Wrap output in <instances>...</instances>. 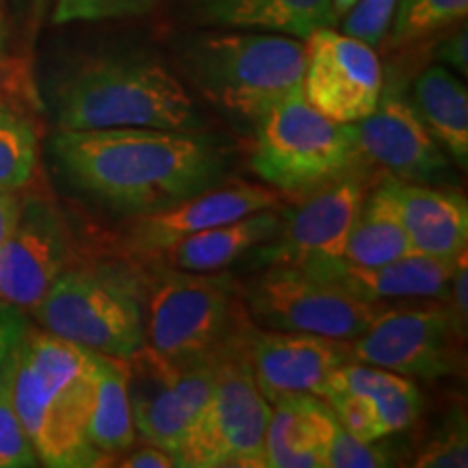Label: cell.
<instances>
[{
    "label": "cell",
    "instance_id": "277c9868",
    "mask_svg": "<svg viewBox=\"0 0 468 468\" xmlns=\"http://www.w3.org/2000/svg\"><path fill=\"white\" fill-rule=\"evenodd\" d=\"M139 280L145 345L178 365L218 358L250 321L243 291L230 273L183 271L156 262Z\"/></svg>",
    "mask_w": 468,
    "mask_h": 468
},
{
    "label": "cell",
    "instance_id": "ac0fdd59",
    "mask_svg": "<svg viewBox=\"0 0 468 468\" xmlns=\"http://www.w3.org/2000/svg\"><path fill=\"white\" fill-rule=\"evenodd\" d=\"M453 261L412 251L378 267H360L345 259H330L306 262L302 269L365 302L386 303L414 297L447 302Z\"/></svg>",
    "mask_w": 468,
    "mask_h": 468
},
{
    "label": "cell",
    "instance_id": "7c38bea8",
    "mask_svg": "<svg viewBox=\"0 0 468 468\" xmlns=\"http://www.w3.org/2000/svg\"><path fill=\"white\" fill-rule=\"evenodd\" d=\"M367 165L368 163L308 193L289 218H282L276 237L256 248L261 250V262L302 267L314 261L343 259L362 202L384 176Z\"/></svg>",
    "mask_w": 468,
    "mask_h": 468
},
{
    "label": "cell",
    "instance_id": "f1b7e54d",
    "mask_svg": "<svg viewBox=\"0 0 468 468\" xmlns=\"http://www.w3.org/2000/svg\"><path fill=\"white\" fill-rule=\"evenodd\" d=\"M14 362L0 376V468H33L39 458L14 406Z\"/></svg>",
    "mask_w": 468,
    "mask_h": 468
},
{
    "label": "cell",
    "instance_id": "44dd1931",
    "mask_svg": "<svg viewBox=\"0 0 468 468\" xmlns=\"http://www.w3.org/2000/svg\"><path fill=\"white\" fill-rule=\"evenodd\" d=\"M280 224H282V218L276 210L262 208L241 219L186 237L152 261L163 267L183 269V271H224L232 262L250 254L251 250L276 237Z\"/></svg>",
    "mask_w": 468,
    "mask_h": 468
},
{
    "label": "cell",
    "instance_id": "30bf717a",
    "mask_svg": "<svg viewBox=\"0 0 468 468\" xmlns=\"http://www.w3.org/2000/svg\"><path fill=\"white\" fill-rule=\"evenodd\" d=\"M466 324L447 302L386 308L356 341L354 358L406 378L458 376L464 367Z\"/></svg>",
    "mask_w": 468,
    "mask_h": 468
},
{
    "label": "cell",
    "instance_id": "ab89813d",
    "mask_svg": "<svg viewBox=\"0 0 468 468\" xmlns=\"http://www.w3.org/2000/svg\"><path fill=\"white\" fill-rule=\"evenodd\" d=\"M5 25V0H0V28Z\"/></svg>",
    "mask_w": 468,
    "mask_h": 468
},
{
    "label": "cell",
    "instance_id": "4316f807",
    "mask_svg": "<svg viewBox=\"0 0 468 468\" xmlns=\"http://www.w3.org/2000/svg\"><path fill=\"white\" fill-rule=\"evenodd\" d=\"M37 169V133L27 115L0 102V191L20 193Z\"/></svg>",
    "mask_w": 468,
    "mask_h": 468
},
{
    "label": "cell",
    "instance_id": "9c48e42d",
    "mask_svg": "<svg viewBox=\"0 0 468 468\" xmlns=\"http://www.w3.org/2000/svg\"><path fill=\"white\" fill-rule=\"evenodd\" d=\"M250 319L261 327L356 341L376 324L386 303L365 302L302 267L269 265L243 291Z\"/></svg>",
    "mask_w": 468,
    "mask_h": 468
},
{
    "label": "cell",
    "instance_id": "5b68a950",
    "mask_svg": "<svg viewBox=\"0 0 468 468\" xmlns=\"http://www.w3.org/2000/svg\"><path fill=\"white\" fill-rule=\"evenodd\" d=\"M185 66L215 107L256 124L303 93L306 46L284 33H208L186 46Z\"/></svg>",
    "mask_w": 468,
    "mask_h": 468
},
{
    "label": "cell",
    "instance_id": "4fadbf2b",
    "mask_svg": "<svg viewBox=\"0 0 468 468\" xmlns=\"http://www.w3.org/2000/svg\"><path fill=\"white\" fill-rule=\"evenodd\" d=\"M237 347L269 403L289 395H321L336 368L354 362L351 341L261 327L248 321Z\"/></svg>",
    "mask_w": 468,
    "mask_h": 468
},
{
    "label": "cell",
    "instance_id": "9a60e30c",
    "mask_svg": "<svg viewBox=\"0 0 468 468\" xmlns=\"http://www.w3.org/2000/svg\"><path fill=\"white\" fill-rule=\"evenodd\" d=\"M69 259L72 232L61 210L44 197H22L20 218L0 248V302L33 310Z\"/></svg>",
    "mask_w": 468,
    "mask_h": 468
},
{
    "label": "cell",
    "instance_id": "d6a6232c",
    "mask_svg": "<svg viewBox=\"0 0 468 468\" xmlns=\"http://www.w3.org/2000/svg\"><path fill=\"white\" fill-rule=\"evenodd\" d=\"M28 327L31 325L25 317V310L0 302V376L9 367V362L14 360Z\"/></svg>",
    "mask_w": 468,
    "mask_h": 468
},
{
    "label": "cell",
    "instance_id": "f35d334b",
    "mask_svg": "<svg viewBox=\"0 0 468 468\" xmlns=\"http://www.w3.org/2000/svg\"><path fill=\"white\" fill-rule=\"evenodd\" d=\"M356 3H358V0H332V9H335L336 20H338V17L347 16L349 11L354 9Z\"/></svg>",
    "mask_w": 468,
    "mask_h": 468
},
{
    "label": "cell",
    "instance_id": "e575fe53",
    "mask_svg": "<svg viewBox=\"0 0 468 468\" xmlns=\"http://www.w3.org/2000/svg\"><path fill=\"white\" fill-rule=\"evenodd\" d=\"M109 464L122 468H174L178 466V458L169 453L167 449L156 447V444H145L142 449H126L124 453L115 455Z\"/></svg>",
    "mask_w": 468,
    "mask_h": 468
},
{
    "label": "cell",
    "instance_id": "6da1fadb",
    "mask_svg": "<svg viewBox=\"0 0 468 468\" xmlns=\"http://www.w3.org/2000/svg\"><path fill=\"white\" fill-rule=\"evenodd\" d=\"M52 150L79 189L128 218L189 200L226 174V148L204 131H61Z\"/></svg>",
    "mask_w": 468,
    "mask_h": 468
},
{
    "label": "cell",
    "instance_id": "2e32d148",
    "mask_svg": "<svg viewBox=\"0 0 468 468\" xmlns=\"http://www.w3.org/2000/svg\"><path fill=\"white\" fill-rule=\"evenodd\" d=\"M354 126L365 161L397 180L427 185L449 172L441 144L397 87L382 90L378 107Z\"/></svg>",
    "mask_w": 468,
    "mask_h": 468
},
{
    "label": "cell",
    "instance_id": "7a4b0ae2",
    "mask_svg": "<svg viewBox=\"0 0 468 468\" xmlns=\"http://www.w3.org/2000/svg\"><path fill=\"white\" fill-rule=\"evenodd\" d=\"M101 354L46 330L28 332L16 351L14 406L42 464L102 466L87 442Z\"/></svg>",
    "mask_w": 468,
    "mask_h": 468
},
{
    "label": "cell",
    "instance_id": "8d00e7d4",
    "mask_svg": "<svg viewBox=\"0 0 468 468\" xmlns=\"http://www.w3.org/2000/svg\"><path fill=\"white\" fill-rule=\"evenodd\" d=\"M438 58L452 66L455 72L466 76L468 72V55H466V27L455 31L452 37H447L438 46Z\"/></svg>",
    "mask_w": 468,
    "mask_h": 468
},
{
    "label": "cell",
    "instance_id": "d590c367",
    "mask_svg": "<svg viewBox=\"0 0 468 468\" xmlns=\"http://www.w3.org/2000/svg\"><path fill=\"white\" fill-rule=\"evenodd\" d=\"M449 306L464 321L468 319V251L462 250L453 261V273L449 280Z\"/></svg>",
    "mask_w": 468,
    "mask_h": 468
},
{
    "label": "cell",
    "instance_id": "ffe728a7",
    "mask_svg": "<svg viewBox=\"0 0 468 468\" xmlns=\"http://www.w3.org/2000/svg\"><path fill=\"white\" fill-rule=\"evenodd\" d=\"M267 425V468H325L338 420L317 395H289L271 403Z\"/></svg>",
    "mask_w": 468,
    "mask_h": 468
},
{
    "label": "cell",
    "instance_id": "8fae6325",
    "mask_svg": "<svg viewBox=\"0 0 468 468\" xmlns=\"http://www.w3.org/2000/svg\"><path fill=\"white\" fill-rule=\"evenodd\" d=\"M213 360L178 365L148 345L126 358L134 430L145 442L167 449L178 458L213 388Z\"/></svg>",
    "mask_w": 468,
    "mask_h": 468
},
{
    "label": "cell",
    "instance_id": "1f68e13d",
    "mask_svg": "<svg viewBox=\"0 0 468 468\" xmlns=\"http://www.w3.org/2000/svg\"><path fill=\"white\" fill-rule=\"evenodd\" d=\"M397 0H358L345 17L343 31L376 48L390 28Z\"/></svg>",
    "mask_w": 468,
    "mask_h": 468
},
{
    "label": "cell",
    "instance_id": "3957f363",
    "mask_svg": "<svg viewBox=\"0 0 468 468\" xmlns=\"http://www.w3.org/2000/svg\"><path fill=\"white\" fill-rule=\"evenodd\" d=\"M55 101L61 131L204 126L180 80L145 57L91 58L63 79Z\"/></svg>",
    "mask_w": 468,
    "mask_h": 468
},
{
    "label": "cell",
    "instance_id": "836d02e7",
    "mask_svg": "<svg viewBox=\"0 0 468 468\" xmlns=\"http://www.w3.org/2000/svg\"><path fill=\"white\" fill-rule=\"evenodd\" d=\"M156 0H69L72 16L102 17V16H134L148 11Z\"/></svg>",
    "mask_w": 468,
    "mask_h": 468
},
{
    "label": "cell",
    "instance_id": "ba28073f",
    "mask_svg": "<svg viewBox=\"0 0 468 468\" xmlns=\"http://www.w3.org/2000/svg\"><path fill=\"white\" fill-rule=\"evenodd\" d=\"M215 362L213 388L178 452L186 468H267L271 403L261 393L234 338Z\"/></svg>",
    "mask_w": 468,
    "mask_h": 468
},
{
    "label": "cell",
    "instance_id": "f546056e",
    "mask_svg": "<svg viewBox=\"0 0 468 468\" xmlns=\"http://www.w3.org/2000/svg\"><path fill=\"white\" fill-rule=\"evenodd\" d=\"M417 468H466L468 466V436L466 417L455 410L444 420V425L430 438L414 458Z\"/></svg>",
    "mask_w": 468,
    "mask_h": 468
},
{
    "label": "cell",
    "instance_id": "5bb4252c",
    "mask_svg": "<svg viewBox=\"0 0 468 468\" xmlns=\"http://www.w3.org/2000/svg\"><path fill=\"white\" fill-rule=\"evenodd\" d=\"M382 90V66L371 46L332 27L308 35L303 98L319 113L354 124L378 107Z\"/></svg>",
    "mask_w": 468,
    "mask_h": 468
},
{
    "label": "cell",
    "instance_id": "484cf974",
    "mask_svg": "<svg viewBox=\"0 0 468 468\" xmlns=\"http://www.w3.org/2000/svg\"><path fill=\"white\" fill-rule=\"evenodd\" d=\"M134 430L131 399H128V362L124 358L101 354L98 368L96 401L87 425V442L104 460H113L134 447Z\"/></svg>",
    "mask_w": 468,
    "mask_h": 468
},
{
    "label": "cell",
    "instance_id": "7402d4cb",
    "mask_svg": "<svg viewBox=\"0 0 468 468\" xmlns=\"http://www.w3.org/2000/svg\"><path fill=\"white\" fill-rule=\"evenodd\" d=\"M191 9L207 25L262 28L297 39L336 25L332 0H191Z\"/></svg>",
    "mask_w": 468,
    "mask_h": 468
},
{
    "label": "cell",
    "instance_id": "83f0119b",
    "mask_svg": "<svg viewBox=\"0 0 468 468\" xmlns=\"http://www.w3.org/2000/svg\"><path fill=\"white\" fill-rule=\"evenodd\" d=\"M468 0H397L390 20V42L393 46H408L430 37L441 28L464 20Z\"/></svg>",
    "mask_w": 468,
    "mask_h": 468
},
{
    "label": "cell",
    "instance_id": "cb8c5ba5",
    "mask_svg": "<svg viewBox=\"0 0 468 468\" xmlns=\"http://www.w3.org/2000/svg\"><path fill=\"white\" fill-rule=\"evenodd\" d=\"M412 107L436 142L447 148L462 169L468 165V96L466 87L447 68H427L414 80Z\"/></svg>",
    "mask_w": 468,
    "mask_h": 468
},
{
    "label": "cell",
    "instance_id": "e0dca14e",
    "mask_svg": "<svg viewBox=\"0 0 468 468\" xmlns=\"http://www.w3.org/2000/svg\"><path fill=\"white\" fill-rule=\"evenodd\" d=\"M276 202V193L262 185H215L174 207L133 218L122 232V251L128 259L152 261L186 237L273 208Z\"/></svg>",
    "mask_w": 468,
    "mask_h": 468
},
{
    "label": "cell",
    "instance_id": "8992f818",
    "mask_svg": "<svg viewBox=\"0 0 468 468\" xmlns=\"http://www.w3.org/2000/svg\"><path fill=\"white\" fill-rule=\"evenodd\" d=\"M365 163L356 126L319 113L303 93L256 122L250 167L278 191L308 196Z\"/></svg>",
    "mask_w": 468,
    "mask_h": 468
},
{
    "label": "cell",
    "instance_id": "603a6c76",
    "mask_svg": "<svg viewBox=\"0 0 468 468\" xmlns=\"http://www.w3.org/2000/svg\"><path fill=\"white\" fill-rule=\"evenodd\" d=\"M412 254L395 197V178L384 174L367 193L351 228L343 259L360 267H378Z\"/></svg>",
    "mask_w": 468,
    "mask_h": 468
},
{
    "label": "cell",
    "instance_id": "52a82bcc",
    "mask_svg": "<svg viewBox=\"0 0 468 468\" xmlns=\"http://www.w3.org/2000/svg\"><path fill=\"white\" fill-rule=\"evenodd\" d=\"M31 313L46 332L96 354L126 360L145 345L142 280L131 267H68Z\"/></svg>",
    "mask_w": 468,
    "mask_h": 468
},
{
    "label": "cell",
    "instance_id": "60d3db41",
    "mask_svg": "<svg viewBox=\"0 0 468 468\" xmlns=\"http://www.w3.org/2000/svg\"><path fill=\"white\" fill-rule=\"evenodd\" d=\"M0 102H5V101H3V96H0Z\"/></svg>",
    "mask_w": 468,
    "mask_h": 468
},
{
    "label": "cell",
    "instance_id": "74e56055",
    "mask_svg": "<svg viewBox=\"0 0 468 468\" xmlns=\"http://www.w3.org/2000/svg\"><path fill=\"white\" fill-rule=\"evenodd\" d=\"M22 210V197L16 191H0V248L14 230Z\"/></svg>",
    "mask_w": 468,
    "mask_h": 468
},
{
    "label": "cell",
    "instance_id": "4dcf8cb0",
    "mask_svg": "<svg viewBox=\"0 0 468 468\" xmlns=\"http://www.w3.org/2000/svg\"><path fill=\"white\" fill-rule=\"evenodd\" d=\"M395 455L382 441H360L338 423L325 455V468H384L393 466Z\"/></svg>",
    "mask_w": 468,
    "mask_h": 468
},
{
    "label": "cell",
    "instance_id": "d6986e66",
    "mask_svg": "<svg viewBox=\"0 0 468 468\" xmlns=\"http://www.w3.org/2000/svg\"><path fill=\"white\" fill-rule=\"evenodd\" d=\"M395 197L412 251L453 261L468 241V204L460 191L395 178Z\"/></svg>",
    "mask_w": 468,
    "mask_h": 468
},
{
    "label": "cell",
    "instance_id": "d4e9b609",
    "mask_svg": "<svg viewBox=\"0 0 468 468\" xmlns=\"http://www.w3.org/2000/svg\"><path fill=\"white\" fill-rule=\"evenodd\" d=\"M341 390L371 395L378 403L379 417H382L388 436L410 430L423 412V395L412 379L367 365V362L354 360L336 368L319 397L324 399V397L341 393Z\"/></svg>",
    "mask_w": 468,
    "mask_h": 468
}]
</instances>
